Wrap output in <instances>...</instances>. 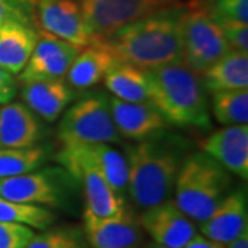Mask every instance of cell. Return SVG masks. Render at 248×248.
<instances>
[{
	"label": "cell",
	"mask_w": 248,
	"mask_h": 248,
	"mask_svg": "<svg viewBox=\"0 0 248 248\" xmlns=\"http://www.w3.org/2000/svg\"><path fill=\"white\" fill-rule=\"evenodd\" d=\"M187 152L181 137L160 131L127 148V195L134 205L146 210L170 200Z\"/></svg>",
	"instance_id": "cell-1"
},
{
	"label": "cell",
	"mask_w": 248,
	"mask_h": 248,
	"mask_svg": "<svg viewBox=\"0 0 248 248\" xmlns=\"http://www.w3.org/2000/svg\"><path fill=\"white\" fill-rule=\"evenodd\" d=\"M181 9L135 21L91 42L104 46L119 62L130 63L142 71L182 61Z\"/></svg>",
	"instance_id": "cell-2"
},
{
	"label": "cell",
	"mask_w": 248,
	"mask_h": 248,
	"mask_svg": "<svg viewBox=\"0 0 248 248\" xmlns=\"http://www.w3.org/2000/svg\"><path fill=\"white\" fill-rule=\"evenodd\" d=\"M145 72L149 102L169 124L211 128L210 102L200 75L184 61L171 62Z\"/></svg>",
	"instance_id": "cell-3"
},
{
	"label": "cell",
	"mask_w": 248,
	"mask_h": 248,
	"mask_svg": "<svg viewBox=\"0 0 248 248\" xmlns=\"http://www.w3.org/2000/svg\"><path fill=\"white\" fill-rule=\"evenodd\" d=\"M231 184L229 171L204 152H196L186 156L181 166L174 202L186 217L200 225L228 195Z\"/></svg>",
	"instance_id": "cell-4"
},
{
	"label": "cell",
	"mask_w": 248,
	"mask_h": 248,
	"mask_svg": "<svg viewBox=\"0 0 248 248\" xmlns=\"http://www.w3.org/2000/svg\"><path fill=\"white\" fill-rule=\"evenodd\" d=\"M182 36V61L203 75L211 65L231 51L219 25L207 11L204 0H190L179 11Z\"/></svg>",
	"instance_id": "cell-5"
},
{
	"label": "cell",
	"mask_w": 248,
	"mask_h": 248,
	"mask_svg": "<svg viewBox=\"0 0 248 248\" xmlns=\"http://www.w3.org/2000/svg\"><path fill=\"white\" fill-rule=\"evenodd\" d=\"M58 138L65 143H120L122 137L116 128L110 98L94 93L78 99L58 125Z\"/></svg>",
	"instance_id": "cell-6"
},
{
	"label": "cell",
	"mask_w": 248,
	"mask_h": 248,
	"mask_svg": "<svg viewBox=\"0 0 248 248\" xmlns=\"http://www.w3.org/2000/svg\"><path fill=\"white\" fill-rule=\"evenodd\" d=\"M72 177L80 181L86 197V210L101 218L119 217L127 210L125 200L115 193L81 143H65L57 156Z\"/></svg>",
	"instance_id": "cell-7"
},
{
	"label": "cell",
	"mask_w": 248,
	"mask_h": 248,
	"mask_svg": "<svg viewBox=\"0 0 248 248\" xmlns=\"http://www.w3.org/2000/svg\"><path fill=\"white\" fill-rule=\"evenodd\" d=\"M79 4L91 40L135 21L182 7L179 0H79Z\"/></svg>",
	"instance_id": "cell-8"
},
{
	"label": "cell",
	"mask_w": 248,
	"mask_h": 248,
	"mask_svg": "<svg viewBox=\"0 0 248 248\" xmlns=\"http://www.w3.org/2000/svg\"><path fill=\"white\" fill-rule=\"evenodd\" d=\"M76 179L65 169L31 171L0 179V197L16 203L60 207L65 203L71 182Z\"/></svg>",
	"instance_id": "cell-9"
},
{
	"label": "cell",
	"mask_w": 248,
	"mask_h": 248,
	"mask_svg": "<svg viewBox=\"0 0 248 248\" xmlns=\"http://www.w3.org/2000/svg\"><path fill=\"white\" fill-rule=\"evenodd\" d=\"M83 47L72 45L57 36L37 29L33 53L27 66L18 73V81L65 79L72 62Z\"/></svg>",
	"instance_id": "cell-10"
},
{
	"label": "cell",
	"mask_w": 248,
	"mask_h": 248,
	"mask_svg": "<svg viewBox=\"0 0 248 248\" xmlns=\"http://www.w3.org/2000/svg\"><path fill=\"white\" fill-rule=\"evenodd\" d=\"M35 27L78 47L91 43L79 0H32Z\"/></svg>",
	"instance_id": "cell-11"
},
{
	"label": "cell",
	"mask_w": 248,
	"mask_h": 248,
	"mask_svg": "<svg viewBox=\"0 0 248 248\" xmlns=\"http://www.w3.org/2000/svg\"><path fill=\"white\" fill-rule=\"evenodd\" d=\"M138 219L142 229L163 247L184 248L197 234L195 222L178 208L174 200L143 210Z\"/></svg>",
	"instance_id": "cell-12"
},
{
	"label": "cell",
	"mask_w": 248,
	"mask_h": 248,
	"mask_svg": "<svg viewBox=\"0 0 248 248\" xmlns=\"http://www.w3.org/2000/svg\"><path fill=\"white\" fill-rule=\"evenodd\" d=\"M84 234L91 248H141L143 229L128 210L113 218H101L84 211Z\"/></svg>",
	"instance_id": "cell-13"
},
{
	"label": "cell",
	"mask_w": 248,
	"mask_h": 248,
	"mask_svg": "<svg viewBox=\"0 0 248 248\" xmlns=\"http://www.w3.org/2000/svg\"><path fill=\"white\" fill-rule=\"evenodd\" d=\"M205 155L218 161L223 169L241 179L248 178L247 124L228 125L208 135L202 143Z\"/></svg>",
	"instance_id": "cell-14"
},
{
	"label": "cell",
	"mask_w": 248,
	"mask_h": 248,
	"mask_svg": "<svg viewBox=\"0 0 248 248\" xmlns=\"http://www.w3.org/2000/svg\"><path fill=\"white\" fill-rule=\"evenodd\" d=\"M112 119L120 137L141 141L153 134L167 130L169 122L149 101L127 102L110 98Z\"/></svg>",
	"instance_id": "cell-15"
},
{
	"label": "cell",
	"mask_w": 248,
	"mask_h": 248,
	"mask_svg": "<svg viewBox=\"0 0 248 248\" xmlns=\"http://www.w3.org/2000/svg\"><path fill=\"white\" fill-rule=\"evenodd\" d=\"M200 231L207 239L231 244L247 231V195L237 189L225 196L210 218L200 223Z\"/></svg>",
	"instance_id": "cell-16"
},
{
	"label": "cell",
	"mask_w": 248,
	"mask_h": 248,
	"mask_svg": "<svg viewBox=\"0 0 248 248\" xmlns=\"http://www.w3.org/2000/svg\"><path fill=\"white\" fill-rule=\"evenodd\" d=\"M19 95L36 116L53 123L75 99L76 93L65 79L32 80L21 83Z\"/></svg>",
	"instance_id": "cell-17"
},
{
	"label": "cell",
	"mask_w": 248,
	"mask_h": 248,
	"mask_svg": "<svg viewBox=\"0 0 248 248\" xmlns=\"http://www.w3.org/2000/svg\"><path fill=\"white\" fill-rule=\"evenodd\" d=\"M42 135V123L22 102H10L0 109V149L32 148Z\"/></svg>",
	"instance_id": "cell-18"
},
{
	"label": "cell",
	"mask_w": 248,
	"mask_h": 248,
	"mask_svg": "<svg viewBox=\"0 0 248 248\" xmlns=\"http://www.w3.org/2000/svg\"><path fill=\"white\" fill-rule=\"evenodd\" d=\"M36 40L35 27L18 21H7L0 25V68L18 75L27 66Z\"/></svg>",
	"instance_id": "cell-19"
},
{
	"label": "cell",
	"mask_w": 248,
	"mask_h": 248,
	"mask_svg": "<svg viewBox=\"0 0 248 248\" xmlns=\"http://www.w3.org/2000/svg\"><path fill=\"white\" fill-rule=\"evenodd\" d=\"M115 55L97 42L83 47L72 62L65 80L73 90H87L104 80L107 72L117 63Z\"/></svg>",
	"instance_id": "cell-20"
},
{
	"label": "cell",
	"mask_w": 248,
	"mask_h": 248,
	"mask_svg": "<svg viewBox=\"0 0 248 248\" xmlns=\"http://www.w3.org/2000/svg\"><path fill=\"white\" fill-rule=\"evenodd\" d=\"M210 93L248 87V53L231 50L202 75Z\"/></svg>",
	"instance_id": "cell-21"
},
{
	"label": "cell",
	"mask_w": 248,
	"mask_h": 248,
	"mask_svg": "<svg viewBox=\"0 0 248 248\" xmlns=\"http://www.w3.org/2000/svg\"><path fill=\"white\" fill-rule=\"evenodd\" d=\"M104 84L115 98L127 102L149 101L146 72L130 63L117 62L104 78Z\"/></svg>",
	"instance_id": "cell-22"
},
{
	"label": "cell",
	"mask_w": 248,
	"mask_h": 248,
	"mask_svg": "<svg viewBox=\"0 0 248 248\" xmlns=\"http://www.w3.org/2000/svg\"><path fill=\"white\" fill-rule=\"evenodd\" d=\"M109 186L122 199L127 195L128 169L125 157L109 143H81Z\"/></svg>",
	"instance_id": "cell-23"
},
{
	"label": "cell",
	"mask_w": 248,
	"mask_h": 248,
	"mask_svg": "<svg viewBox=\"0 0 248 248\" xmlns=\"http://www.w3.org/2000/svg\"><path fill=\"white\" fill-rule=\"evenodd\" d=\"M211 112L218 123L240 125L248 122V90H223L211 95Z\"/></svg>",
	"instance_id": "cell-24"
},
{
	"label": "cell",
	"mask_w": 248,
	"mask_h": 248,
	"mask_svg": "<svg viewBox=\"0 0 248 248\" xmlns=\"http://www.w3.org/2000/svg\"><path fill=\"white\" fill-rule=\"evenodd\" d=\"M0 221L14 222L33 229L46 231L57 221V215L42 205L16 203L0 197Z\"/></svg>",
	"instance_id": "cell-25"
},
{
	"label": "cell",
	"mask_w": 248,
	"mask_h": 248,
	"mask_svg": "<svg viewBox=\"0 0 248 248\" xmlns=\"http://www.w3.org/2000/svg\"><path fill=\"white\" fill-rule=\"evenodd\" d=\"M47 157L43 146L24 149H0V179L27 174L37 170Z\"/></svg>",
	"instance_id": "cell-26"
},
{
	"label": "cell",
	"mask_w": 248,
	"mask_h": 248,
	"mask_svg": "<svg viewBox=\"0 0 248 248\" xmlns=\"http://www.w3.org/2000/svg\"><path fill=\"white\" fill-rule=\"evenodd\" d=\"M25 248H89L81 233L69 228L50 229L35 234Z\"/></svg>",
	"instance_id": "cell-27"
},
{
	"label": "cell",
	"mask_w": 248,
	"mask_h": 248,
	"mask_svg": "<svg viewBox=\"0 0 248 248\" xmlns=\"http://www.w3.org/2000/svg\"><path fill=\"white\" fill-rule=\"evenodd\" d=\"M204 3L217 24H248V0H204Z\"/></svg>",
	"instance_id": "cell-28"
},
{
	"label": "cell",
	"mask_w": 248,
	"mask_h": 248,
	"mask_svg": "<svg viewBox=\"0 0 248 248\" xmlns=\"http://www.w3.org/2000/svg\"><path fill=\"white\" fill-rule=\"evenodd\" d=\"M7 21H18L35 27L32 0H0V25Z\"/></svg>",
	"instance_id": "cell-29"
},
{
	"label": "cell",
	"mask_w": 248,
	"mask_h": 248,
	"mask_svg": "<svg viewBox=\"0 0 248 248\" xmlns=\"http://www.w3.org/2000/svg\"><path fill=\"white\" fill-rule=\"evenodd\" d=\"M33 236L29 226L0 221V248H25Z\"/></svg>",
	"instance_id": "cell-30"
},
{
	"label": "cell",
	"mask_w": 248,
	"mask_h": 248,
	"mask_svg": "<svg viewBox=\"0 0 248 248\" xmlns=\"http://www.w3.org/2000/svg\"><path fill=\"white\" fill-rule=\"evenodd\" d=\"M218 25L222 29L231 50L248 53V27L246 24L221 22Z\"/></svg>",
	"instance_id": "cell-31"
},
{
	"label": "cell",
	"mask_w": 248,
	"mask_h": 248,
	"mask_svg": "<svg viewBox=\"0 0 248 248\" xmlns=\"http://www.w3.org/2000/svg\"><path fill=\"white\" fill-rule=\"evenodd\" d=\"M18 83L14 75L0 68V104L1 105L10 104L16 97Z\"/></svg>",
	"instance_id": "cell-32"
},
{
	"label": "cell",
	"mask_w": 248,
	"mask_h": 248,
	"mask_svg": "<svg viewBox=\"0 0 248 248\" xmlns=\"http://www.w3.org/2000/svg\"><path fill=\"white\" fill-rule=\"evenodd\" d=\"M184 248H226L221 243H217L214 240L207 239L205 236L196 234L193 239L190 240Z\"/></svg>",
	"instance_id": "cell-33"
},
{
	"label": "cell",
	"mask_w": 248,
	"mask_h": 248,
	"mask_svg": "<svg viewBox=\"0 0 248 248\" xmlns=\"http://www.w3.org/2000/svg\"><path fill=\"white\" fill-rule=\"evenodd\" d=\"M228 248H248V231H246L243 234H240L234 241L228 244Z\"/></svg>",
	"instance_id": "cell-34"
},
{
	"label": "cell",
	"mask_w": 248,
	"mask_h": 248,
	"mask_svg": "<svg viewBox=\"0 0 248 248\" xmlns=\"http://www.w3.org/2000/svg\"><path fill=\"white\" fill-rule=\"evenodd\" d=\"M141 248H167V247H163V246H160L157 243H151V244H148V246H145V247Z\"/></svg>",
	"instance_id": "cell-35"
}]
</instances>
